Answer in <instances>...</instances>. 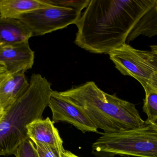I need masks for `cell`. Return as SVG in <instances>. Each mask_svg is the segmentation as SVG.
I'll list each match as a JSON object with an SVG mask.
<instances>
[{"mask_svg":"<svg viewBox=\"0 0 157 157\" xmlns=\"http://www.w3.org/2000/svg\"><path fill=\"white\" fill-rule=\"evenodd\" d=\"M156 0H90L75 23V43L96 54H109L126 43Z\"/></svg>","mask_w":157,"mask_h":157,"instance_id":"1","label":"cell"},{"mask_svg":"<svg viewBox=\"0 0 157 157\" xmlns=\"http://www.w3.org/2000/svg\"><path fill=\"white\" fill-rule=\"evenodd\" d=\"M59 93L83 111L95 127L105 133L139 129L145 124L135 104L116 94L106 93L93 81Z\"/></svg>","mask_w":157,"mask_h":157,"instance_id":"2","label":"cell"},{"mask_svg":"<svg viewBox=\"0 0 157 157\" xmlns=\"http://www.w3.org/2000/svg\"><path fill=\"white\" fill-rule=\"evenodd\" d=\"M46 77L33 74L25 94L5 111L0 123V156L14 155L17 147L28 139L26 127L43 119L42 114L53 90Z\"/></svg>","mask_w":157,"mask_h":157,"instance_id":"3","label":"cell"},{"mask_svg":"<svg viewBox=\"0 0 157 157\" xmlns=\"http://www.w3.org/2000/svg\"><path fill=\"white\" fill-rule=\"evenodd\" d=\"M101 134L92 146L96 157H157V132L146 123L139 129Z\"/></svg>","mask_w":157,"mask_h":157,"instance_id":"4","label":"cell"},{"mask_svg":"<svg viewBox=\"0 0 157 157\" xmlns=\"http://www.w3.org/2000/svg\"><path fill=\"white\" fill-rule=\"evenodd\" d=\"M81 15V12L77 10L52 6L25 13L17 19L28 27L34 37L43 36L75 24Z\"/></svg>","mask_w":157,"mask_h":157,"instance_id":"5","label":"cell"},{"mask_svg":"<svg viewBox=\"0 0 157 157\" xmlns=\"http://www.w3.org/2000/svg\"><path fill=\"white\" fill-rule=\"evenodd\" d=\"M115 68L124 76L133 77L144 89L156 72L151 63L149 51L136 49L125 43L109 53Z\"/></svg>","mask_w":157,"mask_h":157,"instance_id":"6","label":"cell"},{"mask_svg":"<svg viewBox=\"0 0 157 157\" xmlns=\"http://www.w3.org/2000/svg\"><path fill=\"white\" fill-rule=\"evenodd\" d=\"M48 107L52 112L53 123L64 122L74 125L83 133L98 132L95 127L85 112L74 104L60 96L59 92L53 91Z\"/></svg>","mask_w":157,"mask_h":157,"instance_id":"7","label":"cell"},{"mask_svg":"<svg viewBox=\"0 0 157 157\" xmlns=\"http://www.w3.org/2000/svg\"><path fill=\"white\" fill-rule=\"evenodd\" d=\"M34 60L35 52L30 48L29 41L0 47V63L10 74L25 73L32 68Z\"/></svg>","mask_w":157,"mask_h":157,"instance_id":"8","label":"cell"},{"mask_svg":"<svg viewBox=\"0 0 157 157\" xmlns=\"http://www.w3.org/2000/svg\"><path fill=\"white\" fill-rule=\"evenodd\" d=\"M26 129L28 137L34 144L46 145L63 155L65 150L63 141L58 129L49 118L36 120L28 124Z\"/></svg>","mask_w":157,"mask_h":157,"instance_id":"9","label":"cell"},{"mask_svg":"<svg viewBox=\"0 0 157 157\" xmlns=\"http://www.w3.org/2000/svg\"><path fill=\"white\" fill-rule=\"evenodd\" d=\"M31 30L17 19L0 17V47L29 41Z\"/></svg>","mask_w":157,"mask_h":157,"instance_id":"10","label":"cell"},{"mask_svg":"<svg viewBox=\"0 0 157 157\" xmlns=\"http://www.w3.org/2000/svg\"><path fill=\"white\" fill-rule=\"evenodd\" d=\"M25 73L11 75L0 86V106L4 111L19 99L28 88L29 83Z\"/></svg>","mask_w":157,"mask_h":157,"instance_id":"11","label":"cell"},{"mask_svg":"<svg viewBox=\"0 0 157 157\" xmlns=\"http://www.w3.org/2000/svg\"><path fill=\"white\" fill-rule=\"evenodd\" d=\"M52 6L42 0H0V17L17 19L25 13Z\"/></svg>","mask_w":157,"mask_h":157,"instance_id":"12","label":"cell"},{"mask_svg":"<svg viewBox=\"0 0 157 157\" xmlns=\"http://www.w3.org/2000/svg\"><path fill=\"white\" fill-rule=\"evenodd\" d=\"M157 35V0L153 6L138 21L127 38V42L140 36L152 37Z\"/></svg>","mask_w":157,"mask_h":157,"instance_id":"13","label":"cell"},{"mask_svg":"<svg viewBox=\"0 0 157 157\" xmlns=\"http://www.w3.org/2000/svg\"><path fill=\"white\" fill-rule=\"evenodd\" d=\"M144 89L145 97L144 99L143 111L147 115L146 121L157 119V92L148 85Z\"/></svg>","mask_w":157,"mask_h":157,"instance_id":"14","label":"cell"},{"mask_svg":"<svg viewBox=\"0 0 157 157\" xmlns=\"http://www.w3.org/2000/svg\"><path fill=\"white\" fill-rule=\"evenodd\" d=\"M44 2L52 6L74 9L81 12L86 8L90 0H42Z\"/></svg>","mask_w":157,"mask_h":157,"instance_id":"15","label":"cell"},{"mask_svg":"<svg viewBox=\"0 0 157 157\" xmlns=\"http://www.w3.org/2000/svg\"><path fill=\"white\" fill-rule=\"evenodd\" d=\"M29 138L23 142L16 150V157H39L36 146Z\"/></svg>","mask_w":157,"mask_h":157,"instance_id":"16","label":"cell"},{"mask_svg":"<svg viewBox=\"0 0 157 157\" xmlns=\"http://www.w3.org/2000/svg\"><path fill=\"white\" fill-rule=\"evenodd\" d=\"M35 145L39 157H63V155L61 154L59 151L46 145L42 144Z\"/></svg>","mask_w":157,"mask_h":157,"instance_id":"17","label":"cell"},{"mask_svg":"<svg viewBox=\"0 0 157 157\" xmlns=\"http://www.w3.org/2000/svg\"><path fill=\"white\" fill-rule=\"evenodd\" d=\"M150 48L151 50L149 51L150 61L157 71V45H152L150 46Z\"/></svg>","mask_w":157,"mask_h":157,"instance_id":"18","label":"cell"},{"mask_svg":"<svg viewBox=\"0 0 157 157\" xmlns=\"http://www.w3.org/2000/svg\"><path fill=\"white\" fill-rule=\"evenodd\" d=\"M148 84L154 90L157 92V71L153 74Z\"/></svg>","mask_w":157,"mask_h":157,"instance_id":"19","label":"cell"},{"mask_svg":"<svg viewBox=\"0 0 157 157\" xmlns=\"http://www.w3.org/2000/svg\"><path fill=\"white\" fill-rule=\"evenodd\" d=\"M11 74L6 72L0 74V86L5 81H6L11 76Z\"/></svg>","mask_w":157,"mask_h":157,"instance_id":"20","label":"cell"},{"mask_svg":"<svg viewBox=\"0 0 157 157\" xmlns=\"http://www.w3.org/2000/svg\"><path fill=\"white\" fill-rule=\"evenodd\" d=\"M145 123L148 124L153 130L157 132V119L150 121H145Z\"/></svg>","mask_w":157,"mask_h":157,"instance_id":"21","label":"cell"},{"mask_svg":"<svg viewBox=\"0 0 157 157\" xmlns=\"http://www.w3.org/2000/svg\"><path fill=\"white\" fill-rule=\"evenodd\" d=\"M63 157H80L75 155L73 153L71 152V151H66L65 150L64 154H63Z\"/></svg>","mask_w":157,"mask_h":157,"instance_id":"22","label":"cell"},{"mask_svg":"<svg viewBox=\"0 0 157 157\" xmlns=\"http://www.w3.org/2000/svg\"><path fill=\"white\" fill-rule=\"evenodd\" d=\"M4 110L0 106V123H1L3 117L4 115Z\"/></svg>","mask_w":157,"mask_h":157,"instance_id":"23","label":"cell"},{"mask_svg":"<svg viewBox=\"0 0 157 157\" xmlns=\"http://www.w3.org/2000/svg\"><path fill=\"white\" fill-rule=\"evenodd\" d=\"M6 72V69L4 65L0 63V74Z\"/></svg>","mask_w":157,"mask_h":157,"instance_id":"24","label":"cell"}]
</instances>
